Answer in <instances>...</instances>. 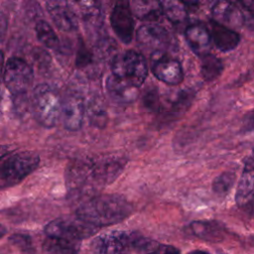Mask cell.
Returning <instances> with one entry per match:
<instances>
[{
	"mask_svg": "<svg viewBox=\"0 0 254 254\" xmlns=\"http://www.w3.org/2000/svg\"><path fill=\"white\" fill-rule=\"evenodd\" d=\"M133 212V205L118 194H100L83 202L76 210V216L95 226L116 224Z\"/></svg>",
	"mask_w": 254,
	"mask_h": 254,
	"instance_id": "obj_1",
	"label": "cell"
},
{
	"mask_svg": "<svg viewBox=\"0 0 254 254\" xmlns=\"http://www.w3.org/2000/svg\"><path fill=\"white\" fill-rule=\"evenodd\" d=\"M63 99L59 92L47 83L38 84L32 91L31 109L35 119L44 127H54L62 115Z\"/></svg>",
	"mask_w": 254,
	"mask_h": 254,
	"instance_id": "obj_2",
	"label": "cell"
},
{
	"mask_svg": "<svg viewBox=\"0 0 254 254\" xmlns=\"http://www.w3.org/2000/svg\"><path fill=\"white\" fill-rule=\"evenodd\" d=\"M39 163V155L32 151H21L7 157L0 169L1 189L13 187L22 182L37 169Z\"/></svg>",
	"mask_w": 254,
	"mask_h": 254,
	"instance_id": "obj_3",
	"label": "cell"
},
{
	"mask_svg": "<svg viewBox=\"0 0 254 254\" xmlns=\"http://www.w3.org/2000/svg\"><path fill=\"white\" fill-rule=\"evenodd\" d=\"M111 71L116 77L140 87L148 75V65L141 53L128 50L112 58Z\"/></svg>",
	"mask_w": 254,
	"mask_h": 254,
	"instance_id": "obj_4",
	"label": "cell"
},
{
	"mask_svg": "<svg viewBox=\"0 0 254 254\" xmlns=\"http://www.w3.org/2000/svg\"><path fill=\"white\" fill-rule=\"evenodd\" d=\"M98 228L85 222L79 217H62L52 220L45 226L48 237L61 238L80 242L97 232Z\"/></svg>",
	"mask_w": 254,
	"mask_h": 254,
	"instance_id": "obj_5",
	"label": "cell"
},
{
	"mask_svg": "<svg viewBox=\"0 0 254 254\" xmlns=\"http://www.w3.org/2000/svg\"><path fill=\"white\" fill-rule=\"evenodd\" d=\"M34 79L32 66L20 58H10L5 64L3 80L7 89L14 95L26 94Z\"/></svg>",
	"mask_w": 254,
	"mask_h": 254,
	"instance_id": "obj_6",
	"label": "cell"
},
{
	"mask_svg": "<svg viewBox=\"0 0 254 254\" xmlns=\"http://www.w3.org/2000/svg\"><path fill=\"white\" fill-rule=\"evenodd\" d=\"M136 40L139 47L150 56L162 58L171 45L169 31L159 24L141 25L136 32Z\"/></svg>",
	"mask_w": 254,
	"mask_h": 254,
	"instance_id": "obj_7",
	"label": "cell"
},
{
	"mask_svg": "<svg viewBox=\"0 0 254 254\" xmlns=\"http://www.w3.org/2000/svg\"><path fill=\"white\" fill-rule=\"evenodd\" d=\"M138 237L135 232L115 230L95 237L91 247L95 254H124Z\"/></svg>",
	"mask_w": 254,
	"mask_h": 254,
	"instance_id": "obj_8",
	"label": "cell"
},
{
	"mask_svg": "<svg viewBox=\"0 0 254 254\" xmlns=\"http://www.w3.org/2000/svg\"><path fill=\"white\" fill-rule=\"evenodd\" d=\"M89 171L95 188L105 187L111 184L123 171L126 160L121 157H104L100 159H88Z\"/></svg>",
	"mask_w": 254,
	"mask_h": 254,
	"instance_id": "obj_9",
	"label": "cell"
},
{
	"mask_svg": "<svg viewBox=\"0 0 254 254\" xmlns=\"http://www.w3.org/2000/svg\"><path fill=\"white\" fill-rule=\"evenodd\" d=\"M111 28L123 44H130L134 35V18L130 3L117 2L110 14Z\"/></svg>",
	"mask_w": 254,
	"mask_h": 254,
	"instance_id": "obj_10",
	"label": "cell"
},
{
	"mask_svg": "<svg viewBox=\"0 0 254 254\" xmlns=\"http://www.w3.org/2000/svg\"><path fill=\"white\" fill-rule=\"evenodd\" d=\"M86 106L84 100L76 92H69L63 98L61 119L65 129L69 131H77L81 128Z\"/></svg>",
	"mask_w": 254,
	"mask_h": 254,
	"instance_id": "obj_11",
	"label": "cell"
},
{
	"mask_svg": "<svg viewBox=\"0 0 254 254\" xmlns=\"http://www.w3.org/2000/svg\"><path fill=\"white\" fill-rule=\"evenodd\" d=\"M213 21L229 29H237L244 25V14L239 3L217 1L212 9Z\"/></svg>",
	"mask_w": 254,
	"mask_h": 254,
	"instance_id": "obj_12",
	"label": "cell"
},
{
	"mask_svg": "<svg viewBox=\"0 0 254 254\" xmlns=\"http://www.w3.org/2000/svg\"><path fill=\"white\" fill-rule=\"evenodd\" d=\"M46 7L54 24L60 30L64 32H71L77 29V16L67 2L48 1L46 2Z\"/></svg>",
	"mask_w": 254,
	"mask_h": 254,
	"instance_id": "obj_13",
	"label": "cell"
},
{
	"mask_svg": "<svg viewBox=\"0 0 254 254\" xmlns=\"http://www.w3.org/2000/svg\"><path fill=\"white\" fill-rule=\"evenodd\" d=\"M152 71L158 79L169 85H178L184 79V71L180 62L167 56L155 61Z\"/></svg>",
	"mask_w": 254,
	"mask_h": 254,
	"instance_id": "obj_14",
	"label": "cell"
},
{
	"mask_svg": "<svg viewBox=\"0 0 254 254\" xmlns=\"http://www.w3.org/2000/svg\"><path fill=\"white\" fill-rule=\"evenodd\" d=\"M108 96L118 104H130L139 96V87L110 74L105 81Z\"/></svg>",
	"mask_w": 254,
	"mask_h": 254,
	"instance_id": "obj_15",
	"label": "cell"
},
{
	"mask_svg": "<svg viewBox=\"0 0 254 254\" xmlns=\"http://www.w3.org/2000/svg\"><path fill=\"white\" fill-rule=\"evenodd\" d=\"M186 41L190 50L202 58L209 54L211 46V35L207 28L201 24H191L185 30Z\"/></svg>",
	"mask_w": 254,
	"mask_h": 254,
	"instance_id": "obj_16",
	"label": "cell"
},
{
	"mask_svg": "<svg viewBox=\"0 0 254 254\" xmlns=\"http://www.w3.org/2000/svg\"><path fill=\"white\" fill-rule=\"evenodd\" d=\"M254 198V157L247 158L237 186L235 199L242 206Z\"/></svg>",
	"mask_w": 254,
	"mask_h": 254,
	"instance_id": "obj_17",
	"label": "cell"
},
{
	"mask_svg": "<svg viewBox=\"0 0 254 254\" xmlns=\"http://www.w3.org/2000/svg\"><path fill=\"white\" fill-rule=\"evenodd\" d=\"M209 26L212 42L219 51L229 52L238 46L240 42V36L237 32L218 24L213 20L210 21Z\"/></svg>",
	"mask_w": 254,
	"mask_h": 254,
	"instance_id": "obj_18",
	"label": "cell"
},
{
	"mask_svg": "<svg viewBox=\"0 0 254 254\" xmlns=\"http://www.w3.org/2000/svg\"><path fill=\"white\" fill-rule=\"evenodd\" d=\"M81 12V17L86 30L95 35L104 24V13L99 2L80 1L75 3Z\"/></svg>",
	"mask_w": 254,
	"mask_h": 254,
	"instance_id": "obj_19",
	"label": "cell"
},
{
	"mask_svg": "<svg viewBox=\"0 0 254 254\" xmlns=\"http://www.w3.org/2000/svg\"><path fill=\"white\" fill-rule=\"evenodd\" d=\"M189 230L192 235L206 241L217 242L223 238V229L215 221H192Z\"/></svg>",
	"mask_w": 254,
	"mask_h": 254,
	"instance_id": "obj_20",
	"label": "cell"
},
{
	"mask_svg": "<svg viewBox=\"0 0 254 254\" xmlns=\"http://www.w3.org/2000/svg\"><path fill=\"white\" fill-rule=\"evenodd\" d=\"M132 13L142 21L156 22L163 15L161 2L157 1H133L130 3Z\"/></svg>",
	"mask_w": 254,
	"mask_h": 254,
	"instance_id": "obj_21",
	"label": "cell"
},
{
	"mask_svg": "<svg viewBox=\"0 0 254 254\" xmlns=\"http://www.w3.org/2000/svg\"><path fill=\"white\" fill-rule=\"evenodd\" d=\"M80 242L48 237L43 245V254H78Z\"/></svg>",
	"mask_w": 254,
	"mask_h": 254,
	"instance_id": "obj_22",
	"label": "cell"
},
{
	"mask_svg": "<svg viewBox=\"0 0 254 254\" xmlns=\"http://www.w3.org/2000/svg\"><path fill=\"white\" fill-rule=\"evenodd\" d=\"M133 247L143 254H180V250L169 244H163L139 235Z\"/></svg>",
	"mask_w": 254,
	"mask_h": 254,
	"instance_id": "obj_23",
	"label": "cell"
},
{
	"mask_svg": "<svg viewBox=\"0 0 254 254\" xmlns=\"http://www.w3.org/2000/svg\"><path fill=\"white\" fill-rule=\"evenodd\" d=\"M163 15L173 24H182L188 18V8L184 2L161 1Z\"/></svg>",
	"mask_w": 254,
	"mask_h": 254,
	"instance_id": "obj_24",
	"label": "cell"
},
{
	"mask_svg": "<svg viewBox=\"0 0 254 254\" xmlns=\"http://www.w3.org/2000/svg\"><path fill=\"white\" fill-rule=\"evenodd\" d=\"M86 114L90 124L97 128L105 127L108 120L107 112L103 103L98 98H92L88 102L86 105Z\"/></svg>",
	"mask_w": 254,
	"mask_h": 254,
	"instance_id": "obj_25",
	"label": "cell"
},
{
	"mask_svg": "<svg viewBox=\"0 0 254 254\" xmlns=\"http://www.w3.org/2000/svg\"><path fill=\"white\" fill-rule=\"evenodd\" d=\"M223 69V64L221 61L211 54L201 58L200 64V73L204 80L211 81L217 78Z\"/></svg>",
	"mask_w": 254,
	"mask_h": 254,
	"instance_id": "obj_26",
	"label": "cell"
},
{
	"mask_svg": "<svg viewBox=\"0 0 254 254\" xmlns=\"http://www.w3.org/2000/svg\"><path fill=\"white\" fill-rule=\"evenodd\" d=\"M36 34L38 40L48 49L57 50L60 47V40L55 33L52 26L44 21L40 20L36 24Z\"/></svg>",
	"mask_w": 254,
	"mask_h": 254,
	"instance_id": "obj_27",
	"label": "cell"
},
{
	"mask_svg": "<svg viewBox=\"0 0 254 254\" xmlns=\"http://www.w3.org/2000/svg\"><path fill=\"white\" fill-rule=\"evenodd\" d=\"M236 176L233 172H225L215 178L212 184V190L215 193L223 195L233 187Z\"/></svg>",
	"mask_w": 254,
	"mask_h": 254,
	"instance_id": "obj_28",
	"label": "cell"
},
{
	"mask_svg": "<svg viewBox=\"0 0 254 254\" xmlns=\"http://www.w3.org/2000/svg\"><path fill=\"white\" fill-rule=\"evenodd\" d=\"M239 5L241 6L244 14V25L254 30V1L247 0L239 2Z\"/></svg>",
	"mask_w": 254,
	"mask_h": 254,
	"instance_id": "obj_29",
	"label": "cell"
},
{
	"mask_svg": "<svg viewBox=\"0 0 254 254\" xmlns=\"http://www.w3.org/2000/svg\"><path fill=\"white\" fill-rule=\"evenodd\" d=\"M10 242L17 248L24 252H31L32 242L29 236L23 234H14L9 238Z\"/></svg>",
	"mask_w": 254,
	"mask_h": 254,
	"instance_id": "obj_30",
	"label": "cell"
},
{
	"mask_svg": "<svg viewBox=\"0 0 254 254\" xmlns=\"http://www.w3.org/2000/svg\"><path fill=\"white\" fill-rule=\"evenodd\" d=\"M144 105L150 110H159L160 109V97L156 90H149L144 95Z\"/></svg>",
	"mask_w": 254,
	"mask_h": 254,
	"instance_id": "obj_31",
	"label": "cell"
},
{
	"mask_svg": "<svg viewBox=\"0 0 254 254\" xmlns=\"http://www.w3.org/2000/svg\"><path fill=\"white\" fill-rule=\"evenodd\" d=\"M91 61V55L89 52L84 48V46L81 44L78 49V54L76 57V64L78 66H85L87 65Z\"/></svg>",
	"mask_w": 254,
	"mask_h": 254,
	"instance_id": "obj_32",
	"label": "cell"
},
{
	"mask_svg": "<svg viewBox=\"0 0 254 254\" xmlns=\"http://www.w3.org/2000/svg\"><path fill=\"white\" fill-rule=\"evenodd\" d=\"M243 128L246 131L254 130V109L249 111L243 119Z\"/></svg>",
	"mask_w": 254,
	"mask_h": 254,
	"instance_id": "obj_33",
	"label": "cell"
},
{
	"mask_svg": "<svg viewBox=\"0 0 254 254\" xmlns=\"http://www.w3.org/2000/svg\"><path fill=\"white\" fill-rule=\"evenodd\" d=\"M188 254H209V253L206 251H203V250H193Z\"/></svg>",
	"mask_w": 254,
	"mask_h": 254,
	"instance_id": "obj_34",
	"label": "cell"
},
{
	"mask_svg": "<svg viewBox=\"0 0 254 254\" xmlns=\"http://www.w3.org/2000/svg\"><path fill=\"white\" fill-rule=\"evenodd\" d=\"M253 154H254V150H253Z\"/></svg>",
	"mask_w": 254,
	"mask_h": 254,
	"instance_id": "obj_35",
	"label": "cell"
}]
</instances>
